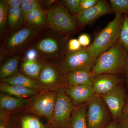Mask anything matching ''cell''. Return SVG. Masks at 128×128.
<instances>
[{
  "instance_id": "9c48e42d",
  "label": "cell",
  "mask_w": 128,
  "mask_h": 128,
  "mask_svg": "<svg viewBox=\"0 0 128 128\" xmlns=\"http://www.w3.org/2000/svg\"><path fill=\"white\" fill-rule=\"evenodd\" d=\"M96 60V59L92 57L89 54L86 48H84L76 52H69L58 66L61 71L66 74L81 69L92 70Z\"/></svg>"
},
{
  "instance_id": "6da1fadb",
  "label": "cell",
  "mask_w": 128,
  "mask_h": 128,
  "mask_svg": "<svg viewBox=\"0 0 128 128\" xmlns=\"http://www.w3.org/2000/svg\"><path fill=\"white\" fill-rule=\"evenodd\" d=\"M128 54L127 50L117 42L98 57L91 70L92 75L94 76L108 73L116 75L123 72Z\"/></svg>"
},
{
  "instance_id": "3957f363",
  "label": "cell",
  "mask_w": 128,
  "mask_h": 128,
  "mask_svg": "<svg viewBox=\"0 0 128 128\" xmlns=\"http://www.w3.org/2000/svg\"><path fill=\"white\" fill-rule=\"evenodd\" d=\"M56 95L57 92L42 89L27 99L23 110L39 118H45L51 125Z\"/></svg>"
},
{
  "instance_id": "e0dca14e",
  "label": "cell",
  "mask_w": 128,
  "mask_h": 128,
  "mask_svg": "<svg viewBox=\"0 0 128 128\" xmlns=\"http://www.w3.org/2000/svg\"><path fill=\"white\" fill-rule=\"evenodd\" d=\"M0 91L3 93L24 99L30 98L38 94L39 91L19 86L9 84L4 82H1Z\"/></svg>"
},
{
  "instance_id": "d4e9b609",
  "label": "cell",
  "mask_w": 128,
  "mask_h": 128,
  "mask_svg": "<svg viewBox=\"0 0 128 128\" xmlns=\"http://www.w3.org/2000/svg\"><path fill=\"white\" fill-rule=\"evenodd\" d=\"M117 42L128 52V13L122 18Z\"/></svg>"
},
{
  "instance_id": "1f68e13d",
  "label": "cell",
  "mask_w": 128,
  "mask_h": 128,
  "mask_svg": "<svg viewBox=\"0 0 128 128\" xmlns=\"http://www.w3.org/2000/svg\"><path fill=\"white\" fill-rule=\"evenodd\" d=\"M11 114L6 110L0 108V123L7 126L10 119Z\"/></svg>"
},
{
  "instance_id": "7402d4cb",
  "label": "cell",
  "mask_w": 128,
  "mask_h": 128,
  "mask_svg": "<svg viewBox=\"0 0 128 128\" xmlns=\"http://www.w3.org/2000/svg\"><path fill=\"white\" fill-rule=\"evenodd\" d=\"M20 59V56H15L6 59L3 62L0 70L1 80L12 77L18 73Z\"/></svg>"
},
{
  "instance_id": "52a82bcc",
  "label": "cell",
  "mask_w": 128,
  "mask_h": 128,
  "mask_svg": "<svg viewBox=\"0 0 128 128\" xmlns=\"http://www.w3.org/2000/svg\"><path fill=\"white\" fill-rule=\"evenodd\" d=\"M38 81L43 89L51 91H58L68 85L66 74L50 62H44Z\"/></svg>"
},
{
  "instance_id": "60d3db41",
  "label": "cell",
  "mask_w": 128,
  "mask_h": 128,
  "mask_svg": "<svg viewBox=\"0 0 128 128\" xmlns=\"http://www.w3.org/2000/svg\"><path fill=\"white\" fill-rule=\"evenodd\" d=\"M0 128H8L7 126L3 124L0 123Z\"/></svg>"
},
{
  "instance_id": "603a6c76",
  "label": "cell",
  "mask_w": 128,
  "mask_h": 128,
  "mask_svg": "<svg viewBox=\"0 0 128 128\" xmlns=\"http://www.w3.org/2000/svg\"><path fill=\"white\" fill-rule=\"evenodd\" d=\"M25 20L20 8H12L8 6V23L9 28L12 30L19 27Z\"/></svg>"
},
{
  "instance_id": "5b68a950",
  "label": "cell",
  "mask_w": 128,
  "mask_h": 128,
  "mask_svg": "<svg viewBox=\"0 0 128 128\" xmlns=\"http://www.w3.org/2000/svg\"><path fill=\"white\" fill-rule=\"evenodd\" d=\"M86 115L88 128H103L112 119L102 97L95 94L87 102Z\"/></svg>"
},
{
  "instance_id": "74e56055",
  "label": "cell",
  "mask_w": 128,
  "mask_h": 128,
  "mask_svg": "<svg viewBox=\"0 0 128 128\" xmlns=\"http://www.w3.org/2000/svg\"><path fill=\"white\" fill-rule=\"evenodd\" d=\"M118 122L119 128H128V122L122 121Z\"/></svg>"
},
{
  "instance_id": "d590c367",
  "label": "cell",
  "mask_w": 128,
  "mask_h": 128,
  "mask_svg": "<svg viewBox=\"0 0 128 128\" xmlns=\"http://www.w3.org/2000/svg\"><path fill=\"white\" fill-rule=\"evenodd\" d=\"M120 121L128 122V97L126 98V103L124 108L121 119L119 121Z\"/></svg>"
},
{
  "instance_id": "b9f144b4",
  "label": "cell",
  "mask_w": 128,
  "mask_h": 128,
  "mask_svg": "<svg viewBox=\"0 0 128 128\" xmlns=\"http://www.w3.org/2000/svg\"><path fill=\"white\" fill-rule=\"evenodd\" d=\"M126 82L128 86V72L126 73Z\"/></svg>"
},
{
  "instance_id": "ab89813d",
  "label": "cell",
  "mask_w": 128,
  "mask_h": 128,
  "mask_svg": "<svg viewBox=\"0 0 128 128\" xmlns=\"http://www.w3.org/2000/svg\"><path fill=\"white\" fill-rule=\"evenodd\" d=\"M46 2H46V6H50L51 5H52L53 4H54V2H55L56 1V0H47L46 1Z\"/></svg>"
},
{
  "instance_id": "4316f807",
  "label": "cell",
  "mask_w": 128,
  "mask_h": 128,
  "mask_svg": "<svg viewBox=\"0 0 128 128\" xmlns=\"http://www.w3.org/2000/svg\"><path fill=\"white\" fill-rule=\"evenodd\" d=\"M8 6L6 1H0V32L2 34L6 28L8 17Z\"/></svg>"
},
{
  "instance_id": "836d02e7",
  "label": "cell",
  "mask_w": 128,
  "mask_h": 128,
  "mask_svg": "<svg viewBox=\"0 0 128 128\" xmlns=\"http://www.w3.org/2000/svg\"><path fill=\"white\" fill-rule=\"evenodd\" d=\"M38 53L35 49H30L28 50L26 54L25 59L29 60L37 59Z\"/></svg>"
},
{
  "instance_id": "ffe728a7",
  "label": "cell",
  "mask_w": 128,
  "mask_h": 128,
  "mask_svg": "<svg viewBox=\"0 0 128 128\" xmlns=\"http://www.w3.org/2000/svg\"><path fill=\"white\" fill-rule=\"evenodd\" d=\"M1 82H4L9 84L19 86L36 90L43 89L37 80L28 77L23 73H18L16 75L5 80H1Z\"/></svg>"
},
{
  "instance_id": "44dd1931",
  "label": "cell",
  "mask_w": 128,
  "mask_h": 128,
  "mask_svg": "<svg viewBox=\"0 0 128 128\" xmlns=\"http://www.w3.org/2000/svg\"><path fill=\"white\" fill-rule=\"evenodd\" d=\"M44 62L38 60H29L25 59L21 64L20 70L22 73L28 77L37 80Z\"/></svg>"
},
{
  "instance_id": "2e32d148",
  "label": "cell",
  "mask_w": 128,
  "mask_h": 128,
  "mask_svg": "<svg viewBox=\"0 0 128 128\" xmlns=\"http://www.w3.org/2000/svg\"><path fill=\"white\" fill-rule=\"evenodd\" d=\"M27 102V99L18 98L3 92L0 95V108L10 114L23 110Z\"/></svg>"
},
{
  "instance_id": "4fadbf2b",
  "label": "cell",
  "mask_w": 128,
  "mask_h": 128,
  "mask_svg": "<svg viewBox=\"0 0 128 128\" xmlns=\"http://www.w3.org/2000/svg\"><path fill=\"white\" fill-rule=\"evenodd\" d=\"M121 82L115 75L102 73L93 76L92 89L95 94L103 96L114 90L120 85Z\"/></svg>"
},
{
  "instance_id": "d6a6232c",
  "label": "cell",
  "mask_w": 128,
  "mask_h": 128,
  "mask_svg": "<svg viewBox=\"0 0 128 128\" xmlns=\"http://www.w3.org/2000/svg\"><path fill=\"white\" fill-rule=\"evenodd\" d=\"M78 40L81 46L88 47L90 45V38L88 34H84L80 35L78 38Z\"/></svg>"
},
{
  "instance_id": "8fae6325",
  "label": "cell",
  "mask_w": 128,
  "mask_h": 128,
  "mask_svg": "<svg viewBox=\"0 0 128 128\" xmlns=\"http://www.w3.org/2000/svg\"><path fill=\"white\" fill-rule=\"evenodd\" d=\"M112 114L114 120L121 119L126 103V92L121 85L108 94L101 96Z\"/></svg>"
},
{
  "instance_id": "e575fe53",
  "label": "cell",
  "mask_w": 128,
  "mask_h": 128,
  "mask_svg": "<svg viewBox=\"0 0 128 128\" xmlns=\"http://www.w3.org/2000/svg\"><path fill=\"white\" fill-rule=\"evenodd\" d=\"M6 1L8 6L12 8H20L22 0H6Z\"/></svg>"
},
{
  "instance_id": "83f0119b",
  "label": "cell",
  "mask_w": 128,
  "mask_h": 128,
  "mask_svg": "<svg viewBox=\"0 0 128 128\" xmlns=\"http://www.w3.org/2000/svg\"><path fill=\"white\" fill-rule=\"evenodd\" d=\"M40 6L39 2L36 0H22L21 8L24 19L30 12Z\"/></svg>"
},
{
  "instance_id": "f1b7e54d",
  "label": "cell",
  "mask_w": 128,
  "mask_h": 128,
  "mask_svg": "<svg viewBox=\"0 0 128 128\" xmlns=\"http://www.w3.org/2000/svg\"><path fill=\"white\" fill-rule=\"evenodd\" d=\"M81 0H63L62 4L72 14L77 15L80 11Z\"/></svg>"
},
{
  "instance_id": "7a4b0ae2",
  "label": "cell",
  "mask_w": 128,
  "mask_h": 128,
  "mask_svg": "<svg viewBox=\"0 0 128 128\" xmlns=\"http://www.w3.org/2000/svg\"><path fill=\"white\" fill-rule=\"evenodd\" d=\"M122 20V15H115L113 20L96 36L91 44L86 48L92 57L97 59L117 42Z\"/></svg>"
},
{
  "instance_id": "30bf717a",
  "label": "cell",
  "mask_w": 128,
  "mask_h": 128,
  "mask_svg": "<svg viewBox=\"0 0 128 128\" xmlns=\"http://www.w3.org/2000/svg\"><path fill=\"white\" fill-rule=\"evenodd\" d=\"M8 128H52L49 123L44 124L39 117L23 110L11 114Z\"/></svg>"
},
{
  "instance_id": "484cf974",
  "label": "cell",
  "mask_w": 128,
  "mask_h": 128,
  "mask_svg": "<svg viewBox=\"0 0 128 128\" xmlns=\"http://www.w3.org/2000/svg\"><path fill=\"white\" fill-rule=\"evenodd\" d=\"M110 2L115 15L128 14V0H110Z\"/></svg>"
},
{
  "instance_id": "4dcf8cb0",
  "label": "cell",
  "mask_w": 128,
  "mask_h": 128,
  "mask_svg": "<svg viewBox=\"0 0 128 128\" xmlns=\"http://www.w3.org/2000/svg\"><path fill=\"white\" fill-rule=\"evenodd\" d=\"M98 0H81L80 11L92 7L98 2Z\"/></svg>"
},
{
  "instance_id": "8d00e7d4",
  "label": "cell",
  "mask_w": 128,
  "mask_h": 128,
  "mask_svg": "<svg viewBox=\"0 0 128 128\" xmlns=\"http://www.w3.org/2000/svg\"><path fill=\"white\" fill-rule=\"evenodd\" d=\"M103 128H119L118 121L113 120Z\"/></svg>"
},
{
  "instance_id": "8992f818",
  "label": "cell",
  "mask_w": 128,
  "mask_h": 128,
  "mask_svg": "<svg viewBox=\"0 0 128 128\" xmlns=\"http://www.w3.org/2000/svg\"><path fill=\"white\" fill-rule=\"evenodd\" d=\"M64 88L57 92L51 124L52 128H67L75 106L71 98L66 94Z\"/></svg>"
},
{
  "instance_id": "5bb4252c",
  "label": "cell",
  "mask_w": 128,
  "mask_h": 128,
  "mask_svg": "<svg viewBox=\"0 0 128 128\" xmlns=\"http://www.w3.org/2000/svg\"><path fill=\"white\" fill-rule=\"evenodd\" d=\"M64 89L74 106L88 102L95 94L92 86L90 85H67Z\"/></svg>"
},
{
  "instance_id": "cb8c5ba5",
  "label": "cell",
  "mask_w": 128,
  "mask_h": 128,
  "mask_svg": "<svg viewBox=\"0 0 128 128\" xmlns=\"http://www.w3.org/2000/svg\"><path fill=\"white\" fill-rule=\"evenodd\" d=\"M45 13L41 6L33 10L27 15L25 20L29 25L40 26L45 24L46 19Z\"/></svg>"
},
{
  "instance_id": "9a60e30c",
  "label": "cell",
  "mask_w": 128,
  "mask_h": 128,
  "mask_svg": "<svg viewBox=\"0 0 128 128\" xmlns=\"http://www.w3.org/2000/svg\"><path fill=\"white\" fill-rule=\"evenodd\" d=\"M34 48L44 57L50 58L59 57L61 51L60 42L52 37H47L41 39L37 43Z\"/></svg>"
},
{
  "instance_id": "f35d334b",
  "label": "cell",
  "mask_w": 128,
  "mask_h": 128,
  "mask_svg": "<svg viewBox=\"0 0 128 128\" xmlns=\"http://www.w3.org/2000/svg\"><path fill=\"white\" fill-rule=\"evenodd\" d=\"M123 72L126 73L128 72V54Z\"/></svg>"
},
{
  "instance_id": "f546056e",
  "label": "cell",
  "mask_w": 128,
  "mask_h": 128,
  "mask_svg": "<svg viewBox=\"0 0 128 128\" xmlns=\"http://www.w3.org/2000/svg\"><path fill=\"white\" fill-rule=\"evenodd\" d=\"M67 47L70 52H76L82 48L78 39L76 38L70 39L68 42Z\"/></svg>"
},
{
  "instance_id": "d6986e66",
  "label": "cell",
  "mask_w": 128,
  "mask_h": 128,
  "mask_svg": "<svg viewBox=\"0 0 128 128\" xmlns=\"http://www.w3.org/2000/svg\"><path fill=\"white\" fill-rule=\"evenodd\" d=\"M68 84L71 86L87 85L92 86L93 76L91 70L81 69L66 74Z\"/></svg>"
},
{
  "instance_id": "7c38bea8",
  "label": "cell",
  "mask_w": 128,
  "mask_h": 128,
  "mask_svg": "<svg viewBox=\"0 0 128 128\" xmlns=\"http://www.w3.org/2000/svg\"><path fill=\"white\" fill-rule=\"evenodd\" d=\"M113 12L110 4L105 0H99L95 6L82 11L76 15L79 25L83 27L94 22L102 16Z\"/></svg>"
},
{
  "instance_id": "277c9868",
  "label": "cell",
  "mask_w": 128,
  "mask_h": 128,
  "mask_svg": "<svg viewBox=\"0 0 128 128\" xmlns=\"http://www.w3.org/2000/svg\"><path fill=\"white\" fill-rule=\"evenodd\" d=\"M47 21L53 30L64 34L75 32L77 25L74 18L63 4L56 3L46 12Z\"/></svg>"
},
{
  "instance_id": "ba28073f",
  "label": "cell",
  "mask_w": 128,
  "mask_h": 128,
  "mask_svg": "<svg viewBox=\"0 0 128 128\" xmlns=\"http://www.w3.org/2000/svg\"><path fill=\"white\" fill-rule=\"evenodd\" d=\"M35 28H22L17 30L6 39L1 47L0 60L13 54L22 49L38 34Z\"/></svg>"
},
{
  "instance_id": "ac0fdd59",
  "label": "cell",
  "mask_w": 128,
  "mask_h": 128,
  "mask_svg": "<svg viewBox=\"0 0 128 128\" xmlns=\"http://www.w3.org/2000/svg\"><path fill=\"white\" fill-rule=\"evenodd\" d=\"M87 102L75 106L67 128H88Z\"/></svg>"
}]
</instances>
